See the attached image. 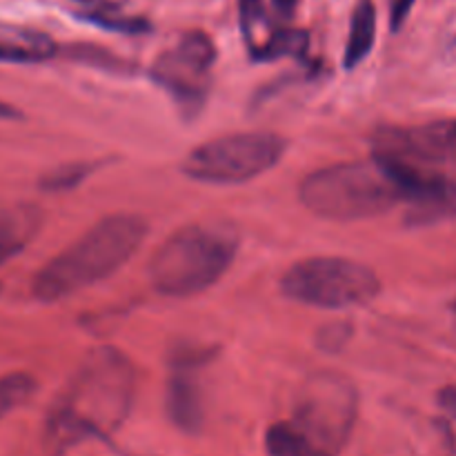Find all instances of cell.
I'll return each instance as SVG.
<instances>
[{"label": "cell", "instance_id": "20", "mask_svg": "<svg viewBox=\"0 0 456 456\" xmlns=\"http://www.w3.org/2000/svg\"><path fill=\"white\" fill-rule=\"evenodd\" d=\"M436 147H439L441 165H456V123H436L435 125Z\"/></svg>", "mask_w": 456, "mask_h": 456}, {"label": "cell", "instance_id": "13", "mask_svg": "<svg viewBox=\"0 0 456 456\" xmlns=\"http://www.w3.org/2000/svg\"><path fill=\"white\" fill-rule=\"evenodd\" d=\"M377 40V4L372 0H359L352 12L350 34H347L343 67L356 69L370 56Z\"/></svg>", "mask_w": 456, "mask_h": 456}, {"label": "cell", "instance_id": "6", "mask_svg": "<svg viewBox=\"0 0 456 456\" xmlns=\"http://www.w3.org/2000/svg\"><path fill=\"white\" fill-rule=\"evenodd\" d=\"M288 141L274 132H236L200 142L183 160V174L205 185H240L283 160Z\"/></svg>", "mask_w": 456, "mask_h": 456}, {"label": "cell", "instance_id": "12", "mask_svg": "<svg viewBox=\"0 0 456 456\" xmlns=\"http://www.w3.org/2000/svg\"><path fill=\"white\" fill-rule=\"evenodd\" d=\"M61 47L52 36L20 27H0V62L40 65L58 56Z\"/></svg>", "mask_w": 456, "mask_h": 456}, {"label": "cell", "instance_id": "19", "mask_svg": "<svg viewBox=\"0 0 456 456\" xmlns=\"http://www.w3.org/2000/svg\"><path fill=\"white\" fill-rule=\"evenodd\" d=\"M439 405L444 417L439 419V428L448 441L450 450L456 454V387H448L439 395Z\"/></svg>", "mask_w": 456, "mask_h": 456}, {"label": "cell", "instance_id": "3", "mask_svg": "<svg viewBox=\"0 0 456 456\" xmlns=\"http://www.w3.org/2000/svg\"><path fill=\"white\" fill-rule=\"evenodd\" d=\"M239 248V232L225 223H191L181 227L151 256V285L163 297H196L225 276Z\"/></svg>", "mask_w": 456, "mask_h": 456}, {"label": "cell", "instance_id": "25", "mask_svg": "<svg viewBox=\"0 0 456 456\" xmlns=\"http://www.w3.org/2000/svg\"><path fill=\"white\" fill-rule=\"evenodd\" d=\"M0 292H3V285H0Z\"/></svg>", "mask_w": 456, "mask_h": 456}, {"label": "cell", "instance_id": "2", "mask_svg": "<svg viewBox=\"0 0 456 456\" xmlns=\"http://www.w3.org/2000/svg\"><path fill=\"white\" fill-rule=\"evenodd\" d=\"M147 232L150 225L138 214L118 212L101 218L36 272L31 297L56 303L101 283L138 252Z\"/></svg>", "mask_w": 456, "mask_h": 456}, {"label": "cell", "instance_id": "5", "mask_svg": "<svg viewBox=\"0 0 456 456\" xmlns=\"http://www.w3.org/2000/svg\"><path fill=\"white\" fill-rule=\"evenodd\" d=\"M285 298L319 310H350L372 303L381 279L365 263L346 256H310L281 276Z\"/></svg>", "mask_w": 456, "mask_h": 456}, {"label": "cell", "instance_id": "10", "mask_svg": "<svg viewBox=\"0 0 456 456\" xmlns=\"http://www.w3.org/2000/svg\"><path fill=\"white\" fill-rule=\"evenodd\" d=\"M240 31L252 61L272 62L285 56L305 53L307 36L303 31L285 29L265 9L261 0H240Z\"/></svg>", "mask_w": 456, "mask_h": 456}, {"label": "cell", "instance_id": "24", "mask_svg": "<svg viewBox=\"0 0 456 456\" xmlns=\"http://www.w3.org/2000/svg\"><path fill=\"white\" fill-rule=\"evenodd\" d=\"M12 118H20V111H18L13 105H9V102L0 101V120H12Z\"/></svg>", "mask_w": 456, "mask_h": 456}, {"label": "cell", "instance_id": "16", "mask_svg": "<svg viewBox=\"0 0 456 456\" xmlns=\"http://www.w3.org/2000/svg\"><path fill=\"white\" fill-rule=\"evenodd\" d=\"M450 216H456V181L452 178H448V183L432 199L414 203L410 209L408 223L423 225V223H436Z\"/></svg>", "mask_w": 456, "mask_h": 456}, {"label": "cell", "instance_id": "4", "mask_svg": "<svg viewBox=\"0 0 456 456\" xmlns=\"http://www.w3.org/2000/svg\"><path fill=\"white\" fill-rule=\"evenodd\" d=\"M298 199L316 216L350 223L390 212L405 194L386 165L370 156L316 169L303 178Z\"/></svg>", "mask_w": 456, "mask_h": 456}, {"label": "cell", "instance_id": "9", "mask_svg": "<svg viewBox=\"0 0 456 456\" xmlns=\"http://www.w3.org/2000/svg\"><path fill=\"white\" fill-rule=\"evenodd\" d=\"M214 352L209 347L187 346L183 350L172 352L169 359V381H167V414L174 426L185 432L200 430L205 421L203 392H200L199 372L209 363Z\"/></svg>", "mask_w": 456, "mask_h": 456}, {"label": "cell", "instance_id": "23", "mask_svg": "<svg viewBox=\"0 0 456 456\" xmlns=\"http://www.w3.org/2000/svg\"><path fill=\"white\" fill-rule=\"evenodd\" d=\"M270 3H272V7L276 9V13L289 18L294 12H297V7H298V3H301V0H270Z\"/></svg>", "mask_w": 456, "mask_h": 456}, {"label": "cell", "instance_id": "7", "mask_svg": "<svg viewBox=\"0 0 456 456\" xmlns=\"http://www.w3.org/2000/svg\"><path fill=\"white\" fill-rule=\"evenodd\" d=\"M356 414V387L341 374L319 372L303 383L294 414L288 421L321 454L338 456L350 441Z\"/></svg>", "mask_w": 456, "mask_h": 456}, {"label": "cell", "instance_id": "18", "mask_svg": "<svg viewBox=\"0 0 456 456\" xmlns=\"http://www.w3.org/2000/svg\"><path fill=\"white\" fill-rule=\"evenodd\" d=\"M36 392V379L27 372H9L0 377V421L25 405Z\"/></svg>", "mask_w": 456, "mask_h": 456}, {"label": "cell", "instance_id": "11", "mask_svg": "<svg viewBox=\"0 0 456 456\" xmlns=\"http://www.w3.org/2000/svg\"><path fill=\"white\" fill-rule=\"evenodd\" d=\"M43 221L45 214L38 205L18 203L0 209V267L38 236Z\"/></svg>", "mask_w": 456, "mask_h": 456}, {"label": "cell", "instance_id": "15", "mask_svg": "<svg viewBox=\"0 0 456 456\" xmlns=\"http://www.w3.org/2000/svg\"><path fill=\"white\" fill-rule=\"evenodd\" d=\"M267 456H325L312 444H307L289 421H279L265 435Z\"/></svg>", "mask_w": 456, "mask_h": 456}, {"label": "cell", "instance_id": "21", "mask_svg": "<svg viewBox=\"0 0 456 456\" xmlns=\"http://www.w3.org/2000/svg\"><path fill=\"white\" fill-rule=\"evenodd\" d=\"M350 334H352L350 325L332 323V325H328L325 330H321L319 343H321V347H325V350H338V347H343V343L350 338Z\"/></svg>", "mask_w": 456, "mask_h": 456}, {"label": "cell", "instance_id": "1", "mask_svg": "<svg viewBox=\"0 0 456 456\" xmlns=\"http://www.w3.org/2000/svg\"><path fill=\"white\" fill-rule=\"evenodd\" d=\"M136 368L125 352L96 347L53 401L45 441L53 454L89 439H105L123 426L134 403Z\"/></svg>", "mask_w": 456, "mask_h": 456}, {"label": "cell", "instance_id": "22", "mask_svg": "<svg viewBox=\"0 0 456 456\" xmlns=\"http://www.w3.org/2000/svg\"><path fill=\"white\" fill-rule=\"evenodd\" d=\"M414 3H417V0H387V4H390V25H392V29H395V31L401 29V25L408 20V16H410V12H412Z\"/></svg>", "mask_w": 456, "mask_h": 456}, {"label": "cell", "instance_id": "17", "mask_svg": "<svg viewBox=\"0 0 456 456\" xmlns=\"http://www.w3.org/2000/svg\"><path fill=\"white\" fill-rule=\"evenodd\" d=\"M101 165L102 160H74V163L58 165V167L49 169L47 174H43L38 185L40 190L45 191L74 190V187H78L85 178L92 176Z\"/></svg>", "mask_w": 456, "mask_h": 456}, {"label": "cell", "instance_id": "8", "mask_svg": "<svg viewBox=\"0 0 456 456\" xmlns=\"http://www.w3.org/2000/svg\"><path fill=\"white\" fill-rule=\"evenodd\" d=\"M216 47L205 31H187L150 67V76L178 107L183 118H196L212 87Z\"/></svg>", "mask_w": 456, "mask_h": 456}, {"label": "cell", "instance_id": "26", "mask_svg": "<svg viewBox=\"0 0 456 456\" xmlns=\"http://www.w3.org/2000/svg\"><path fill=\"white\" fill-rule=\"evenodd\" d=\"M454 310H456V303H454Z\"/></svg>", "mask_w": 456, "mask_h": 456}, {"label": "cell", "instance_id": "14", "mask_svg": "<svg viewBox=\"0 0 456 456\" xmlns=\"http://www.w3.org/2000/svg\"><path fill=\"white\" fill-rule=\"evenodd\" d=\"M78 16L92 25L110 31H120V34H145L150 29V22L142 20V18L129 16L114 4L96 3V0H78Z\"/></svg>", "mask_w": 456, "mask_h": 456}]
</instances>
